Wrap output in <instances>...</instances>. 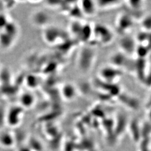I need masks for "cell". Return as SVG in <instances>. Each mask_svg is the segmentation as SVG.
<instances>
[{
    "instance_id": "9",
    "label": "cell",
    "mask_w": 151,
    "mask_h": 151,
    "mask_svg": "<svg viewBox=\"0 0 151 151\" xmlns=\"http://www.w3.org/2000/svg\"><path fill=\"white\" fill-rule=\"evenodd\" d=\"M62 93L65 99L72 100L76 96L75 88L70 84L65 85L63 88Z\"/></svg>"
},
{
    "instance_id": "4",
    "label": "cell",
    "mask_w": 151,
    "mask_h": 151,
    "mask_svg": "<svg viewBox=\"0 0 151 151\" xmlns=\"http://www.w3.org/2000/svg\"><path fill=\"white\" fill-rule=\"evenodd\" d=\"M81 5H79L81 11L87 16L94 15L97 10V6L96 2L94 1H82Z\"/></svg>"
},
{
    "instance_id": "13",
    "label": "cell",
    "mask_w": 151,
    "mask_h": 151,
    "mask_svg": "<svg viewBox=\"0 0 151 151\" xmlns=\"http://www.w3.org/2000/svg\"><path fill=\"white\" fill-rule=\"evenodd\" d=\"M142 26L146 30H151V15L147 16L143 19Z\"/></svg>"
},
{
    "instance_id": "5",
    "label": "cell",
    "mask_w": 151,
    "mask_h": 151,
    "mask_svg": "<svg viewBox=\"0 0 151 151\" xmlns=\"http://www.w3.org/2000/svg\"><path fill=\"white\" fill-rule=\"evenodd\" d=\"M22 114L21 108H15L10 110L7 115L8 123L11 126H16L20 122Z\"/></svg>"
},
{
    "instance_id": "2",
    "label": "cell",
    "mask_w": 151,
    "mask_h": 151,
    "mask_svg": "<svg viewBox=\"0 0 151 151\" xmlns=\"http://www.w3.org/2000/svg\"><path fill=\"white\" fill-rule=\"evenodd\" d=\"M93 34H95V38L100 43L109 44L113 38V34L109 27L99 25L93 29Z\"/></svg>"
},
{
    "instance_id": "12",
    "label": "cell",
    "mask_w": 151,
    "mask_h": 151,
    "mask_svg": "<svg viewBox=\"0 0 151 151\" xmlns=\"http://www.w3.org/2000/svg\"><path fill=\"white\" fill-rule=\"evenodd\" d=\"M29 146H28L32 151H40L42 149V146L40 143L34 138L31 139L29 142Z\"/></svg>"
},
{
    "instance_id": "10",
    "label": "cell",
    "mask_w": 151,
    "mask_h": 151,
    "mask_svg": "<svg viewBox=\"0 0 151 151\" xmlns=\"http://www.w3.org/2000/svg\"><path fill=\"white\" fill-rule=\"evenodd\" d=\"M120 2H121L120 1H105L96 2L97 8L104 9V10L117 7L118 6L119 3Z\"/></svg>"
},
{
    "instance_id": "7",
    "label": "cell",
    "mask_w": 151,
    "mask_h": 151,
    "mask_svg": "<svg viewBox=\"0 0 151 151\" xmlns=\"http://www.w3.org/2000/svg\"><path fill=\"white\" fill-rule=\"evenodd\" d=\"M117 27L120 29H122L124 31V30H127L130 28L132 26L133 22H132L131 19L129 18L128 16L122 15L118 18L117 20Z\"/></svg>"
},
{
    "instance_id": "11",
    "label": "cell",
    "mask_w": 151,
    "mask_h": 151,
    "mask_svg": "<svg viewBox=\"0 0 151 151\" xmlns=\"http://www.w3.org/2000/svg\"><path fill=\"white\" fill-rule=\"evenodd\" d=\"M22 104L23 106L26 108H29L32 106L34 101V97L31 93H24L22 97Z\"/></svg>"
},
{
    "instance_id": "1",
    "label": "cell",
    "mask_w": 151,
    "mask_h": 151,
    "mask_svg": "<svg viewBox=\"0 0 151 151\" xmlns=\"http://www.w3.org/2000/svg\"><path fill=\"white\" fill-rule=\"evenodd\" d=\"M95 52L91 49H83L79 56V67L81 70L86 72L91 68L95 57Z\"/></svg>"
},
{
    "instance_id": "6",
    "label": "cell",
    "mask_w": 151,
    "mask_h": 151,
    "mask_svg": "<svg viewBox=\"0 0 151 151\" xmlns=\"http://www.w3.org/2000/svg\"><path fill=\"white\" fill-rule=\"evenodd\" d=\"M15 137L9 132H2L0 134V145L6 148L11 147L15 144Z\"/></svg>"
},
{
    "instance_id": "14",
    "label": "cell",
    "mask_w": 151,
    "mask_h": 151,
    "mask_svg": "<svg viewBox=\"0 0 151 151\" xmlns=\"http://www.w3.org/2000/svg\"><path fill=\"white\" fill-rule=\"evenodd\" d=\"M18 151H32L28 146L27 147H20Z\"/></svg>"
},
{
    "instance_id": "3",
    "label": "cell",
    "mask_w": 151,
    "mask_h": 151,
    "mask_svg": "<svg viewBox=\"0 0 151 151\" xmlns=\"http://www.w3.org/2000/svg\"><path fill=\"white\" fill-rule=\"evenodd\" d=\"M120 75V74L118 70L113 67H106L103 68L100 72V76L104 80L108 82L114 81L115 79L118 78Z\"/></svg>"
},
{
    "instance_id": "8",
    "label": "cell",
    "mask_w": 151,
    "mask_h": 151,
    "mask_svg": "<svg viewBox=\"0 0 151 151\" xmlns=\"http://www.w3.org/2000/svg\"><path fill=\"white\" fill-rule=\"evenodd\" d=\"M48 20V16L43 11L37 12L32 16V22L37 25H44Z\"/></svg>"
}]
</instances>
